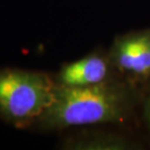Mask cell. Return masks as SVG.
Masks as SVG:
<instances>
[{
  "mask_svg": "<svg viewBox=\"0 0 150 150\" xmlns=\"http://www.w3.org/2000/svg\"><path fill=\"white\" fill-rule=\"evenodd\" d=\"M137 101L134 87L109 79L87 87L57 85L52 104L35 124L46 131L126 122Z\"/></svg>",
  "mask_w": 150,
  "mask_h": 150,
  "instance_id": "obj_1",
  "label": "cell"
},
{
  "mask_svg": "<svg viewBox=\"0 0 150 150\" xmlns=\"http://www.w3.org/2000/svg\"><path fill=\"white\" fill-rule=\"evenodd\" d=\"M56 89V80L46 72L1 69L0 117L18 129L35 124L52 104Z\"/></svg>",
  "mask_w": 150,
  "mask_h": 150,
  "instance_id": "obj_2",
  "label": "cell"
},
{
  "mask_svg": "<svg viewBox=\"0 0 150 150\" xmlns=\"http://www.w3.org/2000/svg\"><path fill=\"white\" fill-rule=\"evenodd\" d=\"M109 57L92 53L77 61L64 64L56 77V83L62 87H87L111 79Z\"/></svg>",
  "mask_w": 150,
  "mask_h": 150,
  "instance_id": "obj_3",
  "label": "cell"
},
{
  "mask_svg": "<svg viewBox=\"0 0 150 150\" xmlns=\"http://www.w3.org/2000/svg\"><path fill=\"white\" fill-rule=\"evenodd\" d=\"M64 148L72 150H134L139 145L112 133H90L67 139Z\"/></svg>",
  "mask_w": 150,
  "mask_h": 150,
  "instance_id": "obj_4",
  "label": "cell"
},
{
  "mask_svg": "<svg viewBox=\"0 0 150 150\" xmlns=\"http://www.w3.org/2000/svg\"><path fill=\"white\" fill-rule=\"evenodd\" d=\"M134 79H150V28L139 31V46L136 57Z\"/></svg>",
  "mask_w": 150,
  "mask_h": 150,
  "instance_id": "obj_5",
  "label": "cell"
},
{
  "mask_svg": "<svg viewBox=\"0 0 150 150\" xmlns=\"http://www.w3.org/2000/svg\"><path fill=\"white\" fill-rule=\"evenodd\" d=\"M143 115H144V119L150 129V93L143 100Z\"/></svg>",
  "mask_w": 150,
  "mask_h": 150,
  "instance_id": "obj_6",
  "label": "cell"
}]
</instances>
